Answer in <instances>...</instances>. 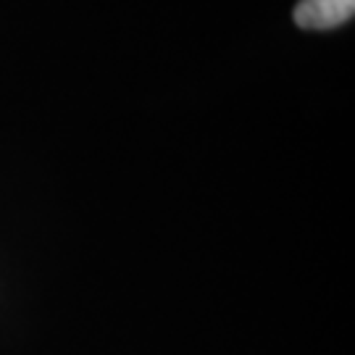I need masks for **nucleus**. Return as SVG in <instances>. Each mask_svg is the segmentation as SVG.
<instances>
[{
	"instance_id": "f257e3e1",
	"label": "nucleus",
	"mask_w": 355,
	"mask_h": 355,
	"mask_svg": "<svg viewBox=\"0 0 355 355\" xmlns=\"http://www.w3.org/2000/svg\"><path fill=\"white\" fill-rule=\"evenodd\" d=\"M355 0H300L295 8V24L303 29H331L350 21Z\"/></svg>"
}]
</instances>
